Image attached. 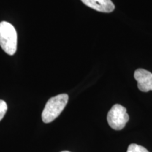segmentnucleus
Masks as SVG:
<instances>
[{
  "label": "nucleus",
  "instance_id": "obj_1",
  "mask_svg": "<svg viewBox=\"0 0 152 152\" xmlns=\"http://www.w3.org/2000/svg\"><path fill=\"white\" fill-rule=\"evenodd\" d=\"M68 102V95L67 94H61L49 99L42 113L43 122L49 123L54 121L65 109Z\"/></svg>",
  "mask_w": 152,
  "mask_h": 152
},
{
  "label": "nucleus",
  "instance_id": "obj_2",
  "mask_svg": "<svg viewBox=\"0 0 152 152\" xmlns=\"http://www.w3.org/2000/svg\"><path fill=\"white\" fill-rule=\"evenodd\" d=\"M0 46L7 54L14 55L17 50V33L7 21L0 23Z\"/></svg>",
  "mask_w": 152,
  "mask_h": 152
},
{
  "label": "nucleus",
  "instance_id": "obj_3",
  "mask_svg": "<svg viewBox=\"0 0 152 152\" xmlns=\"http://www.w3.org/2000/svg\"><path fill=\"white\" fill-rule=\"evenodd\" d=\"M129 118L126 109L121 104L113 105L107 114L108 123L111 128L115 130L124 128Z\"/></svg>",
  "mask_w": 152,
  "mask_h": 152
},
{
  "label": "nucleus",
  "instance_id": "obj_4",
  "mask_svg": "<svg viewBox=\"0 0 152 152\" xmlns=\"http://www.w3.org/2000/svg\"><path fill=\"white\" fill-rule=\"evenodd\" d=\"M134 79L137 81V87L140 91L147 92L152 90V73L151 72L139 68L134 71Z\"/></svg>",
  "mask_w": 152,
  "mask_h": 152
},
{
  "label": "nucleus",
  "instance_id": "obj_5",
  "mask_svg": "<svg viewBox=\"0 0 152 152\" xmlns=\"http://www.w3.org/2000/svg\"><path fill=\"white\" fill-rule=\"evenodd\" d=\"M83 4L94 10L103 13H111L115 9L111 0H81Z\"/></svg>",
  "mask_w": 152,
  "mask_h": 152
},
{
  "label": "nucleus",
  "instance_id": "obj_6",
  "mask_svg": "<svg viewBox=\"0 0 152 152\" xmlns=\"http://www.w3.org/2000/svg\"><path fill=\"white\" fill-rule=\"evenodd\" d=\"M127 152H149L148 150L142 146L136 144H131L129 145Z\"/></svg>",
  "mask_w": 152,
  "mask_h": 152
},
{
  "label": "nucleus",
  "instance_id": "obj_7",
  "mask_svg": "<svg viewBox=\"0 0 152 152\" xmlns=\"http://www.w3.org/2000/svg\"><path fill=\"white\" fill-rule=\"evenodd\" d=\"M7 104L4 100L0 99V121L4 117L7 111Z\"/></svg>",
  "mask_w": 152,
  "mask_h": 152
},
{
  "label": "nucleus",
  "instance_id": "obj_8",
  "mask_svg": "<svg viewBox=\"0 0 152 152\" xmlns=\"http://www.w3.org/2000/svg\"><path fill=\"white\" fill-rule=\"evenodd\" d=\"M61 152H71V151H61Z\"/></svg>",
  "mask_w": 152,
  "mask_h": 152
}]
</instances>
